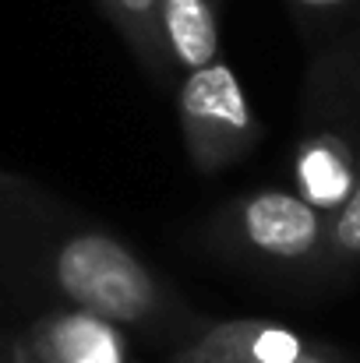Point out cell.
I'll list each match as a JSON object with an SVG mask.
<instances>
[{"instance_id": "obj_1", "label": "cell", "mask_w": 360, "mask_h": 363, "mask_svg": "<svg viewBox=\"0 0 360 363\" xmlns=\"http://www.w3.org/2000/svg\"><path fill=\"white\" fill-rule=\"evenodd\" d=\"M0 282L14 293L50 296L92 311L124 332L184 342L212 318L163 282L131 247L67 208L50 191L0 169Z\"/></svg>"}, {"instance_id": "obj_2", "label": "cell", "mask_w": 360, "mask_h": 363, "mask_svg": "<svg viewBox=\"0 0 360 363\" xmlns=\"http://www.w3.org/2000/svg\"><path fill=\"white\" fill-rule=\"evenodd\" d=\"M329 216L290 191H254L219 208L205 230L209 243L234 261L297 268L315 264L325 247Z\"/></svg>"}, {"instance_id": "obj_3", "label": "cell", "mask_w": 360, "mask_h": 363, "mask_svg": "<svg viewBox=\"0 0 360 363\" xmlns=\"http://www.w3.org/2000/svg\"><path fill=\"white\" fill-rule=\"evenodd\" d=\"M177 110L187 155L205 177L237 166L261 141V123L247 106L237 74L223 60L184 74L177 89Z\"/></svg>"}, {"instance_id": "obj_4", "label": "cell", "mask_w": 360, "mask_h": 363, "mask_svg": "<svg viewBox=\"0 0 360 363\" xmlns=\"http://www.w3.org/2000/svg\"><path fill=\"white\" fill-rule=\"evenodd\" d=\"M11 339L32 363H127L124 328L78 307H53Z\"/></svg>"}, {"instance_id": "obj_5", "label": "cell", "mask_w": 360, "mask_h": 363, "mask_svg": "<svg viewBox=\"0 0 360 363\" xmlns=\"http://www.w3.org/2000/svg\"><path fill=\"white\" fill-rule=\"evenodd\" d=\"M307 350L311 342L286 325L240 318L209 321L198 335L177 342L163 363H290Z\"/></svg>"}, {"instance_id": "obj_6", "label": "cell", "mask_w": 360, "mask_h": 363, "mask_svg": "<svg viewBox=\"0 0 360 363\" xmlns=\"http://www.w3.org/2000/svg\"><path fill=\"white\" fill-rule=\"evenodd\" d=\"M293 177H297V194L318 212L332 216L354 194L360 180L357 152L336 130H311L297 145Z\"/></svg>"}, {"instance_id": "obj_7", "label": "cell", "mask_w": 360, "mask_h": 363, "mask_svg": "<svg viewBox=\"0 0 360 363\" xmlns=\"http://www.w3.org/2000/svg\"><path fill=\"white\" fill-rule=\"evenodd\" d=\"M219 7L223 0H159V39L173 71H198L219 60Z\"/></svg>"}, {"instance_id": "obj_8", "label": "cell", "mask_w": 360, "mask_h": 363, "mask_svg": "<svg viewBox=\"0 0 360 363\" xmlns=\"http://www.w3.org/2000/svg\"><path fill=\"white\" fill-rule=\"evenodd\" d=\"M99 11L114 21L120 39L127 43V50L134 53V60L148 71L152 82L170 85L173 82V67L163 53V39H159V18H156V4L159 0H96Z\"/></svg>"}, {"instance_id": "obj_9", "label": "cell", "mask_w": 360, "mask_h": 363, "mask_svg": "<svg viewBox=\"0 0 360 363\" xmlns=\"http://www.w3.org/2000/svg\"><path fill=\"white\" fill-rule=\"evenodd\" d=\"M318 264L325 268H357L360 264V180L354 194L329 216Z\"/></svg>"}, {"instance_id": "obj_10", "label": "cell", "mask_w": 360, "mask_h": 363, "mask_svg": "<svg viewBox=\"0 0 360 363\" xmlns=\"http://www.w3.org/2000/svg\"><path fill=\"white\" fill-rule=\"evenodd\" d=\"M286 4H293L304 14H332V11H343V7H350L357 0H286Z\"/></svg>"}, {"instance_id": "obj_11", "label": "cell", "mask_w": 360, "mask_h": 363, "mask_svg": "<svg viewBox=\"0 0 360 363\" xmlns=\"http://www.w3.org/2000/svg\"><path fill=\"white\" fill-rule=\"evenodd\" d=\"M290 363H343V360H336V357H329V353H322L318 346H311L304 357H297V360H290Z\"/></svg>"}, {"instance_id": "obj_12", "label": "cell", "mask_w": 360, "mask_h": 363, "mask_svg": "<svg viewBox=\"0 0 360 363\" xmlns=\"http://www.w3.org/2000/svg\"><path fill=\"white\" fill-rule=\"evenodd\" d=\"M0 363H14V346H11V339H4V335H0Z\"/></svg>"}, {"instance_id": "obj_13", "label": "cell", "mask_w": 360, "mask_h": 363, "mask_svg": "<svg viewBox=\"0 0 360 363\" xmlns=\"http://www.w3.org/2000/svg\"><path fill=\"white\" fill-rule=\"evenodd\" d=\"M11 346H14V339H11ZM14 363H32V360H28V357H21V353L14 350Z\"/></svg>"}]
</instances>
